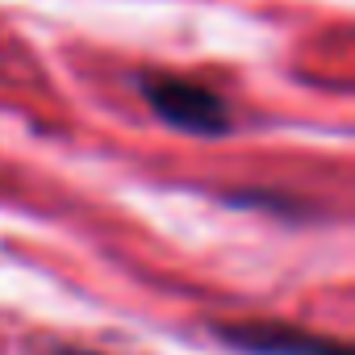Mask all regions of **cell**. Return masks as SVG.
Returning a JSON list of instances; mask_svg holds the SVG:
<instances>
[{
  "label": "cell",
  "instance_id": "2",
  "mask_svg": "<svg viewBox=\"0 0 355 355\" xmlns=\"http://www.w3.org/2000/svg\"><path fill=\"white\" fill-rule=\"evenodd\" d=\"M218 334L247 355H347L343 343L318 338L284 322H243V326H222Z\"/></svg>",
  "mask_w": 355,
  "mask_h": 355
},
{
  "label": "cell",
  "instance_id": "1",
  "mask_svg": "<svg viewBox=\"0 0 355 355\" xmlns=\"http://www.w3.org/2000/svg\"><path fill=\"white\" fill-rule=\"evenodd\" d=\"M142 96L146 105L159 113V121H167L171 130L193 134V138H218L230 130V113L226 101L218 92H209L205 84L167 76V71H146L142 76Z\"/></svg>",
  "mask_w": 355,
  "mask_h": 355
},
{
  "label": "cell",
  "instance_id": "3",
  "mask_svg": "<svg viewBox=\"0 0 355 355\" xmlns=\"http://www.w3.org/2000/svg\"><path fill=\"white\" fill-rule=\"evenodd\" d=\"M51 355H101V351H84V347H59V351H51Z\"/></svg>",
  "mask_w": 355,
  "mask_h": 355
}]
</instances>
